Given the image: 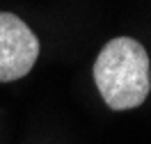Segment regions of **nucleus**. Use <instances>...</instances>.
<instances>
[{
  "instance_id": "nucleus-2",
  "label": "nucleus",
  "mask_w": 151,
  "mask_h": 144,
  "mask_svg": "<svg viewBox=\"0 0 151 144\" xmlns=\"http://www.w3.org/2000/svg\"><path fill=\"white\" fill-rule=\"evenodd\" d=\"M39 57V39L28 23L9 11H0V82L28 76Z\"/></svg>"
},
{
  "instance_id": "nucleus-1",
  "label": "nucleus",
  "mask_w": 151,
  "mask_h": 144,
  "mask_svg": "<svg viewBox=\"0 0 151 144\" xmlns=\"http://www.w3.org/2000/svg\"><path fill=\"white\" fill-rule=\"evenodd\" d=\"M94 80L108 107L133 110L151 89L149 55L140 41L117 37L108 41L94 62Z\"/></svg>"
}]
</instances>
